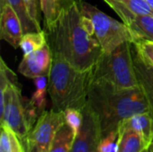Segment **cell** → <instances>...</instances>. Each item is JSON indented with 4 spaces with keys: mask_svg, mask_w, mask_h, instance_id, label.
I'll use <instances>...</instances> for the list:
<instances>
[{
    "mask_svg": "<svg viewBox=\"0 0 153 152\" xmlns=\"http://www.w3.org/2000/svg\"><path fill=\"white\" fill-rule=\"evenodd\" d=\"M46 32L53 56L81 71L92 69L104 53L92 23L82 13L78 0Z\"/></svg>",
    "mask_w": 153,
    "mask_h": 152,
    "instance_id": "cell-1",
    "label": "cell"
},
{
    "mask_svg": "<svg viewBox=\"0 0 153 152\" xmlns=\"http://www.w3.org/2000/svg\"><path fill=\"white\" fill-rule=\"evenodd\" d=\"M87 105L97 116L102 136L118 130L122 121L134 115L151 112L147 99L139 87L117 90L103 82H92Z\"/></svg>",
    "mask_w": 153,
    "mask_h": 152,
    "instance_id": "cell-2",
    "label": "cell"
},
{
    "mask_svg": "<svg viewBox=\"0 0 153 152\" xmlns=\"http://www.w3.org/2000/svg\"><path fill=\"white\" fill-rule=\"evenodd\" d=\"M48 79L52 109L64 112L67 108L82 110L85 108L93 82L92 69L81 71L65 60L53 56V65Z\"/></svg>",
    "mask_w": 153,
    "mask_h": 152,
    "instance_id": "cell-3",
    "label": "cell"
},
{
    "mask_svg": "<svg viewBox=\"0 0 153 152\" xmlns=\"http://www.w3.org/2000/svg\"><path fill=\"white\" fill-rule=\"evenodd\" d=\"M93 82H103L117 90L139 87L136 78L133 43L126 42L110 53H103L92 67Z\"/></svg>",
    "mask_w": 153,
    "mask_h": 152,
    "instance_id": "cell-4",
    "label": "cell"
},
{
    "mask_svg": "<svg viewBox=\"0 0 153 152\" xmlns=\"http://www.w3.org/2000/svg\"><path fill=\"white\" fill-rule=\"evenodd\" d=\"M78 1L82 13L91 20L104 53L112 52L123 43H133V36L126 24L115 20L84 0Z\"/></svg>",
    "mask_w": 153,
    "mask_h": 152,
    "instance_id": "cell-5",
    "label": "cell"
},
{
    "mask_svg": "<svg viewBox=\"0 0 153 152\" xmlns=\"http://www.w3.org/2000/svg\"><path fill=\"white\" fill-rule=\"evenodd\" d=\"M26 98L22 95L19 82L13 83L5 93L4 107L0 114L1 124L7 125L22 142L26 151L30 128L26 116Z\"/></svg>",
    "mask_w": 153,
    "mask_h": 152,
    "instance_id": "cell-6",
    "label": "cell"
},
{
    "mask_svg": "<svg viewBox=\"0 0 153 152\" xmlns=\"http://www.w3.org/2000/svg\"><path fill=\"white\" fill-rule=\"evenodd\" d=\"M63 124H65L64 112L52 108L44 111L29 133L28 146H34L41 151L48 152L56 133Z\"/></svg>",
    "mask_w": 153,
    "mask_h": 152,
    "instance_id": "cell-7",
    "label": "cell"
},
{
    "mask_svg": "<svg viewBox=\"0 0 153 152\" xmlns=\"http://www.w3.org/2000/svg\"><path fill=\"white\" fill-rule=\"evenodd\" d=\"M82 111V125L74 138L71 152H98V145L103 137L99 119L88 105Z\"/></svg>",
    "mask_w": 153,
    "mask_h": 152,
    "instance_id": "cell-8",
    "label": "cell"
},
{
    "mask_svg": "<svg viewBox=\"0 0 153 152\" xmlns=\"http://www.w3.org/2000/svg\"><path fill=\"white\" fill-rule=\"evenodd\" d=\"M53 65V53L47 43L42 47L23 55L18 66V72L23 76L35 79L39 76L48 77Z\"/></svg>",
    "mask_w": 153,
    "mask_h": 152,
    "instance_id": "cell-9",
    "label": "cell"
},
{
    "mask_svg": "<svg viewBox=\"0 0 153 152\" xmlns=\"http://www.w3.org/2000/svg\"><path fill=\"white\" fill-rule=\"evenodd\" d=\"M23 34L22 21L13 7L7 4L0 6V38L18 48Z\"/></svg>",
    "mask_w": 153,
    "mask_h": 152,
    "instance_id": "cell-10",
    "label": "cell"
},
{
    "mask_svg": "<svg viewBox=\"0 0 153 152\" xmlns=\"http://www.w3.org/2000/svg\"><path fill=\"white\" fill-rule=\"evenodd\" d=\"M134 65L140 88L143 90L153 116V66L149 65L133 47Z\"/></svg>",
    "mask_w": 153,
    "mask_h": 152,
    "instance_id": "cell-11",
    "label": "cell"
},
{
    "mask_svg": "<svg viewBox=\"0 0 153 152\" xmlns=\"http://www.w3.org/2000/svg\"><path fill=\"white\" fill-rule=\"evenodd\" d=\"M119 125H123L131 128L137 132L146 146H149L153 142V116L151 112H145L134 115L129 118L125 119L120 123Z\"/></svg>",
    "mask_w": 153,
    "mask_h": 152,
    "instance_id": "cell-12",
    "label": "cell"
},
{
    "mask_svg": "<svg viewBox=\"0 0 153 152\" xmlns=\"http://www.w3.org/2000/svg\"><path fill=\"white\" fill-rule=\"evenodd\" d=\"M76 0H39L40 10L44 16L46 29L51 28L67 12Z\"/></svg>",
    "mask_w": 153,
    "mask_h": 152,
    "instance_id": "cell-13",
    "label": "cell"
},
{
    "mask_svg": "<svg viewBox=\"0 0 153 152\" xmlns=\"http://www.w3.org/2000/svg\"><path fill=\"white\" fill-rule=\"evenodd\" d=\"M148 149L141 135L134 130L119 125L117 152H142Z\"/></svg>",
    "mask_w": 153,
    "mask_h": 152,
    "instance_id": "cell-14",
    "label": "cell"
},
{
    "mask_svg": "<svg viewBox=\"0 0 153 152\" xmlns=\"http://www.w3.org/2000/svg\"><path fill=\"white\" fill-rule=\"evenodd\" d=\"M127 26L133 36V44L139 41H153V15L135 16Z\"/></svg>",
    "mask_w": 153,
    "mask_h": 152,
    "instance_id": "cell-15",
    "label": "cell"
},
{
    "mask_svg": "<svg viewBox=\"0 0 153 152\" xmlns=\"http://www.w3.org/2000/svg\"><path fill=\"white\" fill-rule=\"evenodd\" d=\"M72 129L65 123L56 133L48 152H71L74 141Z\"/></svg>",
    "mask_w": 153,
    "mask_h": 152,
    "instance_id": "cell-16",
    "label": "cell"
},
{
    "mask_svg": "<svg viewBox=\"0 0 153 152\" xmlns=\"http://www.w3.org/2000/svg\"><path fill=\"white\" fill-rule=\"evenodd\" d=\"M47 43V32L46 30H41L39 31H31L24 33L20 42V47L23 52V55H27L42 47Z\"/></svg>",
    "mask_w": 153,
    "mask_h": 152,
    "instance_id": "cell-17",
    "label": "cell"
},
{
    "mask_svg": "<svg viewBox=\"0 0 153 152\" xmlns=\"http://www.w3.org/2000/svg\"><path fill=\"white\" fill-rule=\"evenodd\" d=\"M35 90L30 98L32 104L42 114L47 107V92H48V79L47 76H39L33 79Z\"/></svg>",
    "mask_w": 153,
    "mask_h": 152,
    "instance_id": "cell-18",
    "label": "cell"
},
{
    "mask_svg": "<svg viewBox=\"0 0 153 152\" xmlns=\"http://www.w3.org/2000/svg\"><path fill=\"white\" fill-rule=\"evenodd\" d=\"M18 78L16 74L7 66L3 58L0 59V114L4 110L5 93L11 84L16 83Z\"/></svg>",
    "mask_w": 153,
    "mask_h": 152,
    "instance_id": "cell-19",
    "label": "cell"
},
{
    "mask_svg": "<svg viewBox=\"0 0 153 152\" xmlns=\"http://www.w3.org/2000/svg\"><path fill=\"white\" fill-rule=\"evenodd\" d=\"M64 117L65 123L72 129L74 136L76 137L83 122L82 111L78 108H67L64 111Z\"/></svg>",
    "mask_w": 153,
    "mask_h": 152,
    "instance_id": "cell-20",
    "label": "cell"
},
{
    "mask_svg": "<svg viewBox=\"0 0 153 152\" xmlns=\"http://www.w3.org/2000/svg\"><path fill=\"white\" fill-rule=\"evenodd\" d=\"M115 12L121 18L122 22L129 25L132 21L134 19L135 15L126 6L122 0H104Z\"/></svg>",
    "mask_w": 153,
    "mask_h": 152,
    "instance_id": "cell-21",
    "label": "cell"
},
{
    "mask_svg": "<svg viewBox=\"0 0 153 152\" xmlns=\"http://www.w3.org/2000/svg\"><path fill=\"white\" fill-rule=\"evenodd\" d=\"M118 130L112 131L103 136L98 145V152H117Z\"/></svg>",
    "mask_w": 153,
    "mask_h": 152,
    "instance_id": "cell-22",
    "label": "cell"
},
{
    "mask_svg": "<svg viewBox=\"0 0 153 152\" xmlns=\"http://www.w3.org/2000/svg\"><path fill=\"white\" fill-rule=\"evenodd\" d=\"M126 6L135 15H153V10L145 0H122Z\"/></svg>",
    "mask_w": 153,
    "mask_h": 152,
    "instance_id": "cell-23",
    "label": "cell"
},
{
    "mask_svg": "<svg viewBox=\"0 0 153 152\" xmlns=\"http://www.w3.org/2000/svg\"><path fill=\"white\" fill-rule=\"evenodd\" d=\"M138 54L152 66H153V41H139L133 44Z\"/></svg>",
    "mask_w": 153,
    "mask_h": 152,
    "instance_id": "cell-24",
    "label": "cell"
},
{
    "mask_svg": "<svg viewBox=\"0 0 153 152\" xmlns=\"http://www.w3.org/2000/svg\"><path fill=\"white\" fill-rule=\"evenodd\" d=\"M29 15L33 20V22L39 26H40V4L39 0H23Z\"/></svg>",
    "mask_w": 153,
    "mask_h": 152,
    "instance_id": "cell-25",
    "label": "cell"
},
{
    "mask_svg": "<svg viewBox=\"0 0 153 152\" xmlns=\"http://www.w3.org/2000/svg\"><path fill=\"white\" fill-rule=\"evenodd\" d=\"M1 125H4L8 131L10 140H11V152H27L22 142L17 136V134L7 125L5 124H1Z\"/></svg>",
    "mask_w": 153,
    "mask_h": 152,
    "instance_id": "cell-26",
    "label": "cell"
},
{
    "mask_svg": "<svg viewBox=\"0 0 153 152\" xmlns=\"http://www.w3.org/2000/svg\"><path fill=\"white\" fill-rule=\"evenodd\" d=\"M27 152H44L41 151L40 150H39L38 148L34 147V146H28L27 148Z\"/></svg>",
    "mask_w": 153,
    "mask_h": 152,
    "instance_id": "cell-27",
    "label": "cell"
},
{
    "mask_svg": "<svg viewBox=\"0 0 153 152\" xmlns=\"http://www.w3.org/2000/svg\"><path fill=\"white\" fill-rule=\"evenodd\" d=\"M148 4H149V5L152 7V9L153 10V0H145Z\"/></svg>",
    "mask_w": 153,
    "mask_h": 152,
    "instance_id": "cell-28",
    "label": "cell"
},
{
    "mask_svg": "<svg viewBox=\"0 0 153 152\" xmlns=\"http://www.w3.org/2000/svg\"><path fill=\"white\" fill-rule=\"evenodd\" d=\"M148 152H153V142L149 146V148H148Z\"/></svg>",
    "mask_w": 153,
    "mask_h": 152,
    "instance_id": "cell-29",
    "label": "cell"
},
{
    "mask_svg": "<svg viewBox=\"0 0 153 152\" xmlns=\"http://www.w3.org/2000/svg\"><path fill=\"white\" fill-rule=\"evenodd\" d=\"M142 152H148V149H145L144 151H143Z\"/></svg>",
    "mask_w": 153,
    "mask_h": 152,
    "instance_id": "cell-30",
    "label": "cell"
},
{
    "mask_svg": "<svg viewBox=\"0 0 153 152\" xmlns=\"http://www.w3.org/2000/svg\"></svg>",
    "mask_w": 153,
    "mask_h": 152,
    "instance_id": "cell-31",
    "label": "cell"
}]
</instances>
